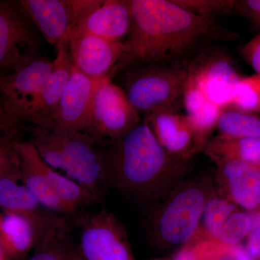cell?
<instances>
[{
	"label": "cell",
	"mask_w": 260,
	"mask_h": 260,
	"mask_svg": "<svg viewBox=\"0 0 260 260\" xmlns=\"http://www.w3.org/2000/svg\"><path fill=\"white\" fill-rule=\"evenodd\" d=\"M132 15L129 39L106 78L147 64H184L210 44L232 38L213 20L191 13L174 0H128Z\"/></svg>",
	"instance_id": "6da1fadb"
},
{
	"label": "cell",
	"mask_w": 260,
	"mask_h": 260,
	"mask_svg": "<svg viewBox=\"0 0 260 260\" xmlns=\"http://www.w3.org/2000/svg\"><path fill=\"white\" fill-rule=\"evenodd\" d=\"M186 160L168 153L147 121H140L104 148L107 186L135 203L151 204L181 184Z\"/></svg>",
	"instance_id": "7a4b0ae2"
},
{
	"label": "cell",
	"mask_w": 260,
	"mask_h": 260,
	"mask_svg": "<svg viewBox=\"0 0 260 260\" xmlns=\"http://www.w3.org/2000/svg\"><path fill=\"white\" fill-rule=\"evenodd\" d=\"M30 143L46 164L61 169L72 180L102 200L108 186L104 148L81 132L32 128Z\"/></svg>",
	"instance_id": "3957f363"
},
{
	"label": "cell",
	"mask_w": 260,
	"mask_h": 260,
	"mask_svg": "<svg viewBox=\"0 0 260 260\" xmlns=\"http://www.w3.org/2000/svg\"><path fill=\"white\" fill-rule=\"evenodd\" d=\"M121 85L126 98L140 115L159 110L177 111L183 107L188 80L184 64H147L122 72Z\"/></svg>",
	"instance_id": "277c9868"
},
{
	"label": "cell",
	"mask_w": 260,
	"mask_h": 260,
	"mask_svg": "<svg viewBox=\"0 0 260 260\" xmlns=\"http://www.w3.org/2000/svg\"><path fill=\"white\" fill-rule=\"evenodd\" d=\"M214 190L208 179L181 183L154 214L153 237L167 246H185L200 232L207 201Z\"/></svg>",
	"instance_id": "5b68a950"
},
{
	"label": "cell",
	"mask_w": 260,
	"mask_h": 260,
	"mask_svg": "<svg viewBox=\"0 0 260 260\" xmlns=\"http://www.w3.org/2000/svg\"><path fill=\"white\" fill-rule=\"evenodd\" d=\"M70 216L79 237L80 260H135L125 229L106 208L80 209Z\"/></svg>",
	"instance_id": "8992f818"
},
{
	"label": "cell",
	"mask_w": 260,
	"mask_h": 260,
	"mask_svg": "<svg viewBox=\"0 0 260 260\" xmlns=\"http://www.w3.org/2000/svg\"><path fill=\"white\" fill-rule=\"evenodd\" d=\"M140 115L119 85L107 78L98 85L83 133L101 144L110 145L139 124Z\"/></svg>",
	"instance_id": "52a82bcc"
},
{
	"label": "cell",
	"mask_w": 260,
	"mask_h": 260,
	"mask_svg": "<svg viewBox=\"0 0 260 260\" xmlns=\"http://www.w3.org/2000/svg\"><path fill=\"white\" fill-rule=\"evenodd\" d=\"M34 25L20 1H0V74L39 56L40 41Z\"/></svg>",
	"instance_id": "ba28073f"
},
{
	"label": "cell",
	"mask_w": 260,
	"mask_h": 260,
	"mask_svg": "<svg viewBox=\"0 0 260 260\" xmlns=\"http://www.w3.org/2000/svg\"><path fill=\"white\" fill-rule=\"evenodd\" d=\"M51 68L52 61L39 56L15 71L0 74V107L3 112L18 124L27 122Z\"/></svg>",
	"instance_id": "9c48e42d"
},
{
	"label": "cell",
	"mask_w": 260,
	"mask_h": 260,
	"mask_svg": "<svg viewBox=\"0 0 260 260\" xmlns=\"http://www.w3.org/2000/svg\"><path fill=\"white\" fill-rule=\"evenodd\" d=\"M208 49L188 61L189 78L210 102L223 109L232 104L242 78L226 56Z\"/></svg>",
	"instance_id": "30bf717a"
},
{
	"label": "cell",
	"mask_w": 260,
	"mask_h": 260,
	"mask_svg": "<svg viewBox=\"0 0 260 260\" xmlns=\"http://www.w3.org/2000/svg\"><path fill=\"white\" fill-rule=\"evenodd\" d=\"M68 35L73 66L94 79L106 78L124 51V43L108 40L78 28H70Z\"/></svg>",
	"instance_id": "8fae6325"
},
{
	"label": "cell",
	"mask_w": 260,
	"mask_h": 260,
	"mask_svg": "<svg viewBox=\"0 0 260 260\" xmlns=\"http://www.w3.org/2000/svg\"><path fill=\"white\" fill-rule=\"evenodd\" d=\"M56 49L57 55L52 61L50 75L32 105L27 121L34 127L45 131L54 129L61 97L69 83L73 68L68 35Z\"/></svg>",
	"instance_id": "7c38bea8"
},
{
	"label": "cell",
	"mask_w": 260,
	"mask_h": 260,
	"mask_svg": "<svg viewBox=\"0 0 260 260\" xmlns=\"http://www.w3.org/2000/svg\"><path fill=\"white\" fill-rule=\"evenodd\" d=\"M217 167L223 198L247 210L260 206V162H248L210 157Z\"/></svg>",
	"instance_id": "4fadbf2b"
},
{
	"label": "cell",
	"mask_w": 260,
	"mask_h": 260,
	"mask_svg": "<svg viewBox=\"0 0 260 260\" xmlns=\"http://www.w3.org/2000/svg\"><path fill=\"white\" fill-rule=\"evenodd\" d=\"M103 78L94 79L73 66L54 120V129L83 133L98 85Z\"/></svg>",
	"instance_id": "5bb4252c"
},
{
	"label": "cell",
	"mask_w": 260,
	"mask_h": 260,
	"mask_svg": "<svg viewBox=\"0 0 260 260\" xmlns=\"http://www.w3.org/2000/svg\"><path fill=\"white\" fill-rule=\"evenodd\" d=\"M155 138L171 155L188 160L203 150L185 115L177 111L159 110L145 116Z\"/></svg>",
	"instance_id": "9a60e30c"
},
{
	"label": "cell",
	"mask_w": 260,
	"mask_h": 260,
	"mask_svg": "<svg viewBox=\"0 0 260 260\" xmlns=\"http://www.w3.org/2000/svg\"><path fill=\"white\" fill-rule=\"evenodd\" d=\"M13 148L18 158L20 179L41 205L68 215L73 212L56 194L45 169V162L30 142L15 141Z\"/></svg>",
	"instance_id": "2e32d148"
},
{
	"label": "cell",
	"mask_w": 260,
	"mask_h": 260,
	"mask_svg": "<svg viewBox=\"0 0 260 260\" xmlns=\"http://www.w3.org/2000/svg\"><path fill=\"white\" fill-rule=\"evenodd\" d=\"M49 220L39 213H5L0 224V244L10 260L26 257L37 246Z\"/></svg>",
	"instance_id": "e0dca14e"
},
{
	"label": "cell",
	"mask_w": 260,
	"mask_h": 260,
	"mask_svg": "<svg viewBox=\"0 0 260 260\" xmlns=\"http://www.w3.org/2000/svg\"><path fill=\"white\" fill-rule=\"evenodd\" d=\"M20 3L46 41L57 48L71 28L68 0H21Z\"/></svg>",
	"instance_id": "ac0fdd59"
},
{
	"label": "cell",
	"mask_w": 260,
	"mask_h": 260,
	"mask_svg": "<svg viewBox=\"0 0 260 260\" xmlns=\"http://www.w3.org/2000/svg\"><path fill=\"white\" fill-rule=\"evenodd\" d=\"M131 24L128 0H106L73 28L82 29L108 40L121 42V38L129 32Z\"/></svg>",
	"instance_id": "d6986e66"
},
{
	"label": "cell",
	"mask_w": 260,
	"mask_h": 260,
	"mask_svg": "<svg viewBox=\"0 0 260 260\" xmlns=\"http://www.w3.org/2000/svg\"><path fill=\"white\" fill-rule=\"evenodd\" d=\"M73 226L67 218H49L28 260H80Z\"/></svg>",
	"instance_id": "ffe728a7"
},
{
	"label": "cell",
	"mask_w": 260,
	"mask_h": 260,
	"mask_svg": "<svg viewBox=\"0 0 260 260\" xmlns=\"http://www.w3.org/2000/svg\"><path fill=\"white\" fill-rule=\"evenodd\" d=\"M185 116L200 144L204 148L208 135L216 129L223 109L212 104L189 78L183 96Z\"/></svg>",
	"instance_id": "44dd1931"
},
{
	"label": "cell",
	"mask_w": 260,
	"mask_h": 260,
	"mask_svg": "<svg viewBox=\"0 0 260 260\" xmlns=\"http://www.w3.org/2000/svg\"><path fill=\"white\" fill-rule=\"evenodd\" d=\"M40 206V203L22 182L17 156L14 164L0 176V208L5 213L35 215L39 213Z\"/></svg>",
	"instance_id": "7402d4cb"
},
{
	"label": "cell",
	"mask_w": 260,
	"mask_h": 260,
	"mask_svg": "<svg viewBox=\"0 0 260 260\" xmlns=\"http://www.w3.org/2000/svg\"><path fill=\"white\" fill-rule=\"evenodd\" d=\"M209 157L260 162V138H224L215 137L208 140L203 148Z\"/></svg>",
	"instance_id": "603a6c76"
},
{
	"label": "cell",
	"mask_w": 260,
	"mask_h": 260,
	"mask_svg": "<svg viewBox=\"0 0 260 260\" xmlns=\"http://www.w3.org/2000/svg\"><path fill=\"white\" fill-rule=\"evenodd\" d=\"M218 136L224 138H260V116L226 107L218 123Z\"/></svg>",
	"instance_id": "cb8c5ba5"
},
{
	"label": "cell",
	"mask_w": 260,
	"mask_h": 260,
	"mask_svg": "<svg viewBox=\"0 0 260 260\" xmlns=\"http://www.w3.org/2000/svg\"><path fill=\"white\" fill-rule=\"evenodd\" d=\"M46 172L59 199L73 213L85 207L97 204L100 199L69 177L61 175L45 164Z\"/></svg>",
	"instance_id": "d4e9b609"
},
{
	"label": "cell",
	"mask_w": 260,
	"mask_h": 260,
	"mask_svg": "<svg viewBox=\"0 0 260 260\" xmlns=\"http://www.w3.org/2000/svg\"><path fill=\"white\" fill-rule=\"evenodd\" d=\"M188 244L197 260L237 259L239 244L230 245L203 234L197 236Z\"/></svg>",
	"instance_id": "484cf974"
},
{
	"label": "cell",
	"mask_w": 260,
	"mask_h": 260,
	"mask_svg": "<svg viewBox=\"0 0 260 260\" xmlns=\"http://www.w3.org/2000/svg\"><path fill=\"white\" fill-rule=\"evenodd\" d=\"M236 205L220 197L213 195L207 201L203 211L205 235L214 238L229 217L237 211Z\"/></svg>",
	"instance_id": "4316f807"
},
{
	"label": "cell",
	"mask_w": 260,
	"mask_h": 260,
	"mask_svg": "<svg viewBox=\"0 0 260 260\" xmlns=\"http://www.w3.org/2000/svg\"><path fill=\"white\" fill-rule=\"evenodd\" d=\"M228 107L253 114L260 112V75L242 78L235 97Z\"/></svg>",
	"instance_id": "83f0119b"
},
{
	"label": "cell",
	"mask_w": 260,
	"mask_h": 260,
	"mask_svg": "<svg viewBox=\"0 0 260 260\" xmlns=\"http://www.w3.org/2000/svg\"><path fill=\"white\" fill-rule=\"evenodd\" d=\"M251 227L250 215L237 210L225 220L214 239L230 245H237L250 234Z\"/></svg>",
	"instance_id": "f1b7e54d"
},
{
	"label": "cell",
	"mask_w": 260,
	"mask_h": 260,
	"mask_svg": "<svg viewBox=\"0 0 260 260\" xmlns=\"http://www.w3.org/2000/svg\"><path fill=\"white\" fill-rule=\"evenodd\" d=\"M177 4L208 20L225 15L234 9L237 1L227 0H174Z\"/></svg>",
	"instance_id": "f546056e"
},
{
	"label": "cell",
	"mask_w": 260,
	"mask_h": 260,
	"mask_svg": "<svg viewBox=\"0 0 260 260\" xmlns=\"http://www.w3.org/2000/svg\"><path fill=\"white\" fill-rule=\"evenodd\" d=\"M103 3V0H68L71 15L72 25L70 28L76 26L90 13L98 9Z\"/></svg>",
	"instance_id": "4dcf8cb0"
},
{
	"label": "cell",
	"mask_w": 260,
	"mask_h": 260,
	"mask_svg": "<svg viewBox=\"0 0 260 260\" xmlns=\"http://www.w3.org/2000/svg\"><path fill=\"white\" fill-rule=\"evenodd\" d=\"M234 9L254 25L260 27V0L237 1Z\"/></svg>",
	"instance_id": "1f68e13d"
},
{
	"label": "cell",
	"mask_w": 260,
	"mask_h": 260,
	"mask_svg": "<svg viewBox=\"0 0 260 260\" xmlns=\"http://www.w3.org/2000/svg\"><path fill=\"white\" fill-rule=\"evenodd\" d=\"M14 142L11 137L0 141V176L3 175L17 160V155L13 148Z\"/></svg>",
	"instance_id": "d6a6232c"
},
{
	"label": "cell",
	"mask_w": 260,
	"mask_h": 260,
	"mask_svg": "<svg viewBox=\"0 0 260 260\" xmlns=\"http://www.w3.org/2000/svg\"><path fill=\"white\" fill-rule=\"evenodd\" d=\"M243 54L253 69L260 75V36L244 46Z\"/></svg>",
	"instance_id": "836d02e7"
},
{
	"label": "cell",
	"mask_w": 260,
	"mask_h": 260,
	"mask_svg": "<svg viewBox=\"0 0 260 260\" xmlns=\"http://www.w3.org/2000/svg\"><path fill=\"white\" fill-rule=\"evenodd\" d=\"M247 253L254 259H260V224L251 228L247 243Z\"/></svg>",
	"instance_id": "e575fe53"
},
{
	"label": "cell",
	"mask_w": 260,
	"mask_h": 260,
	"mask_svg": "<svg viewBox=\"0 0 260 260\" xmlns=\"http://www.w3.org/2000/svg\"><path fill=\"white\" fill-rule=\"evenodd\" d=\"M172 260H197L193 254L190 246L189 244L182 246L175 255L173 257Z\"/></svg>",
	"instance_id": "d590c367"
},
{
	"label": "cell",
	"mask_w": 260,
	"mask_h": 260,
	"mask_svg": "<svg viewBox=\"0 0 260 260\" xmlns=\"http://www.w3.org/2000/svg\"><path fill=\"white\" fill-rule=\"evenodd\" d=\"M0 124L3 125L9 126L11 128H15L17 126V122L9 117L0 107Z\"/></svg>",
	"instance_id": "8d00e7d4"
},
{
	"label": "cell",
	"mask_w": 260,
	"mask_h": 260,
	"mask_svg": "<svg viewBox=\"0 0 260 260\" xmlns=\"http://www.w3.org/2000/svg\"><path fill=\"white\" fill-rule=\"evenodd\" d=\"M13 128L0 124V141L12 136Z\"/></svg>",
	"instance_id": "74e56055"
},
{
	"label": "cell",
	"mask_w": 260,
	"mask_h": 260,
	"mask_svg": "<svg viewBox=\"0 0 260 260\" xmlns=\"http://www.w3.org/2000/svg\"><path fill=\"white\" fill-rule=\"evenodd\" d=\"M0 260H10L0 244Z\"/></svg>",
	"instance_id": "f35d334b"
},
{
	"label": "cell",
	"mask_w": 260,
	"mask_h": 260,
	"mask_svg": "<svg viewBox=\"0 0 260 260\" xmlns=\"http://www.w3.org/2000/svg\"><path fill=\"white\" fill-rule=\"evenodd\" d=\"M2 219H3V216H2L1 213H0V224H1Z\"/></svg>",
	"instance_id": "ab89813d"
},
{
	"label": "cell",
	"mask_w": 260,
	"mask_h": 260,
	"mask_svg": "<svg viewBox=\"0 0 260 260\" xmlns=\"http://www.w3.org/2000/svg\"><path fill=\"white\" fill-rule=\"evenodd\" d=\"M154 260H167V259H154Z\"/></svg>",
	"instance_id": "60d3db41"
},
{
	"label": "cell",
	"mask_w": 260,
	"mask_h": 260,
	"mask_svg": "<svg viewBox=\"0 0 260 260\" xmlns=\"http://www.w3.org/2000/svg\"><path fill=\"white\" fill-rule=\"evenodd\" d=\"M257 210H260V206H259V208H258V209H257Z\"/></svg>",
	"instance_id": "b9f144b4"
}]
</instances>
